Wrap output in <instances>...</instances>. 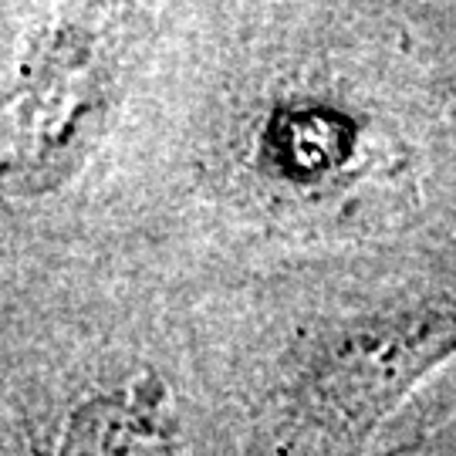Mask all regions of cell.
<instances>
[{"instance_id":"cell-1","label":"cell","mask_w":456,"mask_h":456,"mask_svg":"<svg viewBox=\"0 0 456 456\" xmlns=\"http://www.w3.org/2000/svg\"><path fill=\"white\" fill-rule=\"evenodd\" d=\"M456 352V308L372 318L335 335L288 389V436L305 456L355 453L433 365Z\"/></svg>"},{"instance_id":"cell-2","label":"cell","mask_w":456,"mask_h":456,"mask_svg":"<svg viewBox=\"0 0 456 456\" xmlns=\"http://www.w3.org/2000/svg\"><path fill=\"white\" fill-rule=\"evenodd\" d=\"M61 456H173L163 389L149 379L129 395H102L78 409Z\"/></svg>"}]
</instances>
